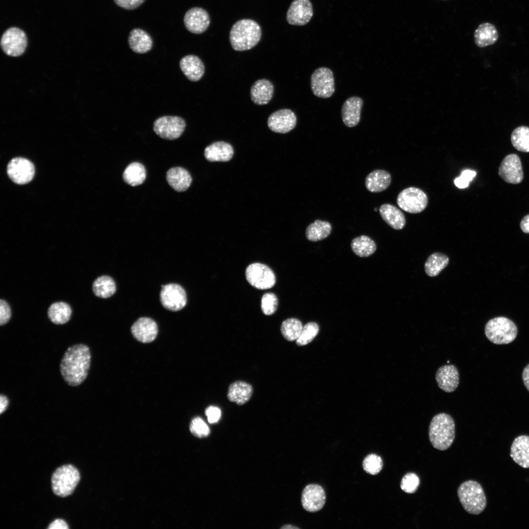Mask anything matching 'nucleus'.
Masks as SVG:
<instances>
[{"instance_id": "nucleus-43", "label": "nucleus", "mask_w": 529, "mask_h": 529, "mask_svg": "<svg viewBox=\"0 0 529 529\" xmlns=\"http://www.w3.org/2000/svg\"><path fill=\"white\" fill-rule=\"evenodd\" d=\"M278 301L273 293H265L261 299V308L264 313L270 315L275 313L278 307Z\"/></svg>"}, {"instance_id": "nucleus-7", "label": "nucleus", "mask_w": 529, "mask_h": 529, "mask_svg": "<svg viewBox=\"0 0 529 529\" xmlns=\"http://www.w3.org/2000/svg\"><path fill=\"white\" fill-rule=\"evenodd\" d=\"M427 195L419 188L410 187L402 191L397 197L398 206L404 211L417 214L424 210L427 206Z\"/></svg>"}, {"instance_id": "nucleus-5", "label": "nucleus", "mask_w": 529, "mask_h": 529, "mask_svg": "<svg viewBox=\"0 0 529 529\" xmlns=\"http://www.w3.org/2000/svg\"><path fill=\"white\" fill-rule=\"evenodd\" d=\"M80 479V473L74 466L62 465L56 469L52 475V491L58 496H68L73 493Z\"/></svg>"}, {"instance_id": "nucleus-20", "label": "nucleus", "mask_w": 529, "mask_h": 529, "mask_svg": "<svg viewBox=\"0 0 529 529\" xmlns=\"http://www.w3.org/2000/svg\"><path fill=\"white\" fill-rule=\"evenodd\" d=\"M435 379L441 389L446 392H452L459 384L458 371L453 364L442 366L436 372Z\"/></svg>"}, {"instance_id": "nucleus-50", "label": "nucleus", "mask_w": 529, "mask_h": 529, "mask_svg": "<svg viewBox=\"0 0 529 529\" xmlns=\"http://www.w3.org/2000/svg\"><path fill=\"white\" fill-rule=\"evenodd\" d=\"M522 380L525 387L529 391V364L523 370Z\"/></svg>"}, {"instance_id": "nucleus-24", "label": "nucleus", "mask_w": 529, "mask_h": 529, "mask_svg": "<svg viewBox=\"0 0 529 529\" xmlns=\"http://www.w3.org/2000/svg\"><path fill=\"white\" fill-rule=\"evenodd\" d=\"M273 94V85L266 79L257 80L253 83L250 90L252 101L259 105L267 104L272 99Z\"/></svg>"}, {"instance_id": "nucleus-49", "label": "nucleus", "mask_w": 529, "mask_h": 529, "mask_svg": "<svg viewBox=\"0 0 529 529\" xmlns=\"http://www.w3.org/2000/svg\"><path fill=\"white\" fill-rule=\"evenodd\" d=\"M48 529H68L69 527L67 523L62 519H57L51 523Z\"/></svg>"}, {"instance_id": "nucleus-18", "label": "nucleus", "mask_w": 529, "mask_h": 529, "mask_svg": "<svg viewBox=\"0 0 529 529\" xmlns=\"http://www.w3.org/2000/svg\"><path fill=\"white\" fill-rule=\"evenodd\" d=\"M326 495L323 488L316 484L307 485L303 490L301 503L303 508L311 512L320 510L324 506Z\"/></svg>"}, {"instance_id": "nucleus-28", "label": "nucleus", "mask_w": 529, "mask_h": 529, "mask_svg": "<svg viewBox=\"0 0 529 529\" xmlns=\"http://www.w3.org/2000/svg\"><path fill=\"white\" fill-rule=\"evenodd\" d=\"M379 213L384 221L394 229L401 230L405 226L406 221L404 214L393 205L388 203L382 205Z\"/></svg>"}, {"instance_id": "nucleus-47", "label": "nucleus", "mask_w": 529, "mask_h": 529, "mask_svg": "<svg viewBox=\"0 0 529 529\" xmlns=\"http://www.w3.org/2000/svg\"><path fill=\"white\" fill-rule=\"evenodd\" d=\"M145 0H114L118 6L126 10H134L139 7Z\"/></svg>"}, {"instance_id": "nucleus-13", "label": "nucleus", "mask_w": 529, "mask_h": 529, "mask_svg": "<svg viewBox=\"0 0 529 529\" xmlns=\"http://www.w3.org/2000/svg\"><path fill=\"white\" fill-rule=\"evenodd\" d=\"M7 174L10 178L18 184H25L33 178L35 168L28 160L22 157L12 159L7 166Z\"/></svg>"}, {"instance_id": "nucleus-10", "label": "nucleus", "mask_w": 529, "mask_h": 529, "mask_svg": "<svg viewBox=\"0 0 529 529\" xmlns=\"http://www.w3.org/2000/svg\"><path fill=\"white\" fill-rule=\"evenodd\" d=\"M185 127V120L177 116H162L153 123L155 133L160 137L168 140L178 138L184 131Z\"/></svg>"}, {"instance_id": "nucleus-41", "label": "nucleus", "mask_w": 529, "mask_h": 529, "mask_svg": "<svg viewBox=\"0 0 529 529\" xmlns=\"http://www.w3.org/2000/svg\"><path fill=\"white\" fill-rule=\"evenodd\" d=\"M362 466L366 472L375 475L378 474L382 470L383 461L380 456L372 454L367 455L364 458Z\"/></svg>"}, {"instance_id": "nucleus-26", "label": "nucleus", "mask_w": 529, "mask_h": 529, "mask_svg": "<svg viewBox=\"0 0 529 529\" xmlns=\"http://www.w3.org/2000/svg\"><path fill=\"white\" fill-rule=\"evenodd\" d=\"M130 48L137 53H145L152 48L153 41L150 35L141 28H134L128 38Z\"/></svg>"}, {"instance_id": "nucleus-15", "label": "nucleus", "mask_w": 529, "mask_h": 529, "mask_svg": "<svg viewBox=\"0 0 529 529\" xmlns=\"http://www.w3.org/2000/svg\"><path fill=\"white\" fill-rule=\"evenodd\" d=\"M297 118L294 113L289 109H282L272 113L267 120L268 128L273 132L287 133L296 126Z\"/></svg>"}, {"instance_id": "nucleus-34", "label": "nucleus", "mask_w": 529, "mask_h": 529, "mask_svg": "<svg viewBox=\"0 0 529 529\" xmlns=\"http://www.w3.org/2000/svg\"><path fill=\"white\" fill-rule=\"evenodd\" d=\"M146 171L144 166L139 162L130 164L123 173V179L127 184L136 186L142 184L145 179Z\"/></svg>"}, {"instance_id": "nucleus-30", "label": "nucleus", "mask_w": 529, "mask_h": 529, "mask_svg": "<svg viewBox=\"0 0 529 529\" xmlns=\"http://www.w3.org/2000/svg\"><path fill=\"white\" fill-rule=\"evenodd\" d=\"M166 178L168 184L179 192L187 190L192 182V177L189 172L181 167L169 169L167 172Z\"/></svg>"}, {"instance_id": "nucleus-42", "label": "nucleus", "mask_w": 529, "mask_h": 529, "mask_svg": "<svg viewBox=\"0 0 529 529\" xmlns=\"http://www.w3.org/2000/svg\"><path fill=\"white\" fill-rule=\"evenodd\" d=\"M420 484L418 476L414 473H408L402 478L400 487L405 492L412 494L415 493Z\"/></svg>"}, {"instance_id": "nucleus-51", "label": "nucleus", "mask_w": 529, "mask_h": 529, "mask_svg": "<svg viewBox=\"0 0 529 529\" xmlns=\"http://www.w3.org/2000/svg\"><path fill=\"white\" fill-rule=\"evenodd\" d=\"M9 405V400L7 397L4 395L1 394L0 396V413L2 414L8 408Z\"/></svg>"}, {"instance_id": "nucleus-8", "label": "nucleus", "mask_w": 529, "mask_h": 529, "mask_svg": "<svg viewBox=\"0 0 529 529\" xmlns=\"http://www.w3.org/2000/svg\"><path fill=\"white\" fill-rule=\"evenodd\" d=\"M310 83L313 94L318 97L327 98L335 92L334 74L328 68L323 67L316 69L311 75Z\"/></svg>"}, {"instance_id": "nucleus-22", "label": "nucleus", "mask_w": 529, "mask_h": 529, "mask_svg": "<svg viewBox=\"0 0 529 529\" xmlns=\"http://www.w3.org/2000/svg\"><path fill=\"white\" fill-rule=\"evenodd\" d=\"M510 456L513 461L524 468H529V436L522 435L513 440Z\"/></svg>"}, {"instance_id": "nucleus-4", "label": "nucleus", "mask_w": 529, "mask_h": 529, "mask_svg": "<svg viewBox=\"0 0 529 529\" xmlns=\"http://www.w3.org/2000/svg\"><path fill=\"white\" fill-rule=\"evenodd\" d=\"M459 501L468 513L478 515L486 506V498L481 485L476 481L469 480L462 482L457 491Z\"/></svg>"}, {"instance_id": "nucleus-46", "label": "nucleus", "mask_w": 529, "mask_h": 529, "mask_svg": "<svg viewBox=\"0 0 529 529\" xmlns=\"http://www.w3.org/2000/svg\"><path fill=\"white\" fill-rule=\"evenodd\" d=\"M11 316V309L8 304L4 300H0V325L6 324Z\"/></svg>"}, {"instance_id": "nucleus-16", "label": "nucleus", "mask_w": 529, "mask_h": 529, "mask_svg": "<svg viewBox=\"0 0 529 529\" xmlns=\"http://www.w3.org/2000/svg\"><path fill=\"white\" fill-rule=\"evenodd\" d=\"M313 16V8L310 0H294L286 14L288 23L293 25H304Z\"/></svg>"}, {"instance_id": "nucleus-1", "label": "nucleus", "mask_w": 529, "mask_h": 529, "mask_svg": "<svg viewBox=\"0 0 529 529\" xmlns=\"http://www.w3.org/2000/svg\"><path fill=\"white\" fill-rule=\"evenodd\" d=\"M89 347L84 344L69 347L61 360L60 370L65 381L70 386L80 385L86 379L90 367Z\"/></svg>"}, {"instance_id": "nucleus-12", "label": "nucleus", "mask_w": 529, "mask_h": 529, "mask_svg": "<svg viewBox=\"0 0 529 529\" xmlns=\"http://www.w3.org/2000/svg\"><path fill=\"white\" fill-rule=\"evenodd\" d=\"M160 301L166 309L176 312L182 310L187 303V295L184 289L177 284L162 285Z\"/></svg>"}, {"instance_id": "nucleus-23", "label": "nucleus", "mask_w": 529, "mask_h": 529, "mask_svg": "<svg viewBox=\"0 0 529 529\" xmlns=\"http://www.w3.org/2000/svg\"><path fill=\"white\" fill-rule=\"evenodd\" d=\"M179 64L183 73L191 81L199 80L204 73V64L197 56L186 55L181 59Z\"/></svg>"}, {"instance_id": "nucleus-48", "label": "nucleus", "mask_w": 529, "mask_h": 529, "mask_svg": "<svg viewBox=\"0 0 529 529\" xmlns=\"http://www.w3.org/2000/svg\"><path fill=\"white\" fill-rule=\"evenodd\" d=\"M205 413L207 417L209 423L211 424L216 423L221 416L220 409L214 406L207 407L205 410Z\"/></svg>"}, {"instance_id": "nucleus-17", "label": "nucleus", "mask_w": 529, "mask_h": 529, "mask_svg": "<svg viewBox=\"0 0 529 529\" xmlns=\"http://www.w3.org/2000/svg\"><path fill=\"white\" fill-rule=\"evenodd\" d=\"M184 23L189 31L199 34L207 29L210 24V18L206 10L195 7L186 12L184 17Z\"/></svg>"}, {"instance_id": "nucleus-25", "label": "nucleus", "mask_w": 529, "mask_h": 529, "mask_svg": "<svg viewBox=\"0 0 529 529\" xmlns=\"http://www.w3.org/2000/svg\"><path fill=\"white\" fill-rule=\"evenodd\" d=\"M234 150L228 143L218 141L207 146L204 150L206 159L210 162H227L233 157Z\"/></svg>"}, {"instance_id": "nucleus-38", "label": "nucleus", "mask_w": 529, "mask_h": 529, "mask_svg": "<svg viewBox=\"0 0 529 529\" xmlns=\"http://www.w3.org/2000/svg\"><path fill=\"white\" fill-rule=\"evenodd\" d=\"M511 142L513 146L517 150L523 152H529V127L520 126L512 131Z\"/></svg>"}, {"instance_id": "nucleus-6", "label": "nucleus", "mask_w": 529, "mask_h": 529, "mask_svg": "<svg viewBox=\"0 0 529 529\" xmlns=\"http://www.w3.org/2000/svg\"><path fill=\"white\" fill-rule=\"evenodd\" d=\"M487 338L496 344H506L512 342L517 335L515 323L505 317H497L489 320L485 326Z\"/></svg>"}, {"instance_id": "nucleus-32", "label": "nucleus", "mask_w": 529, "mask_h": 529, "mask_svg": "<svg viewBox=\"0 0 529 529\" xmlns=\"http://www.w3.org/2000/svg\"><path fill=\"white\" fill-rule=\"evenodd\" d=\"M332 231V225L327 221L315 220L306 229V237L311 241H317L328 237Z\"/></svg>"}, {"instance_id": "nucleus-29", "label": "nucleus", "mask_w": 529, "mask_h": 529, "mask_svg": "<svg viewBox=\"0 0 529 529\" xmlns=\"http://www.w3.org/2000/svg\"><path fill=\"white\" fill-rule=\"evenodd\" d=\"M252 394L251 385L243 381H238L230 385L227 398L230 402H236L238 405H242L250 400Z\"/></svg>"}, {"instance_id": "nucleus-37", "label": "nucleus", "mask_w": 529, "mask_h": 529, "mask_svg": "<svg viewBox=\"0 0 529 529\" xmlns=\"http://www.w3.org/2000/svg\"><path fill=\"white\" fill-rule=\"evenodd\" d=\"M449 258L445 254L435 252L429 256L425 264L426 273L430 277H434L448 265Z\"/></svg>"}, {"instance_id": "nucleus-36", "label": "nucleus", "mask_w": 529, "mask_h": 529, "mask_svg": "<svg viewBox=\"0 0 529 529\" xmlns=\"http://www.w3.org/2000/svg\"><path fill=\"white\" fill-rule=\"evenodd\" d=\"M93 291L96 296L102 298H107L115 293L116 285L111 277L103 275L98 277L94 282Z\"/></svg>"}, {"instance_id": "nucleus-54", "label": "nucleus", "mask_w": 529, "mask_h": 529, "mask_svg": "<svg viewBox=\"0 0 529 529\" xmlns=\"http://www.w3.org/2000/svg\"><path fill=\"white\" fill-rule=\"evenodd\" d=\"M377 210H377V209H376V208H375V209H374V211H375V212L377 211Z\"/></svg>"}, {"instance_id": "nucleus-44", "label": "nucleus", "mask_w": 529, "mask_h": 529, "mask_svg": "<svg viewBox=\"0 0 529 529\" xmlns=\"http://www.w3.org/2000/svg\"><path fill=\"white\" fill-rule=\"evenodd\" d=\"M190 430L192 434L200 438L207 436L210 432L208 425L199 417H195L192 420L190 425Z\"/></svg>"}, {"instance_id": "nucleus-40", "label": "nucleus", "mask_w": 529, "mask_h": 529, "mask_svg": "<svg viewBox=\"0 0 529 529\" xmlns=\"http://www.w3.org/2000/svg\"><path fill=\"white\" fill-rule=\"evenodd\" d=\"M319 330L318 325L314 322H310L302 328L301 334L296 340L298 346H304L311 342L318 334Z\"/></svg>"}, {"instance_id": "nucleus-53", "label": "nucleus", "mask_w": 529, "mask_h": 529, "mask_svg": "<svg viewBox=\"0 0 529 529\" xmlns=\"http://www.w3.org/2000/svg\"><path fill=\"white\" fill-rule=\"evenodd\" d=\"M282 529H298V528L292 526V525H286L282 527Z\"/></svg>"}, {"instance_id": "nucleus-14", "label": "nucleus", "mask_w": 529, "mask_h": 529, "mask_svg": "<svg viewBox=\"0 0 529 529\" xmlns=\"http://www.w3.org/2000/svg\"><path fill=\"white\" fill-rule=\"evenodd\" d=\"M498 173L500 177L508 183L517 184L521 183L524 174L519 157L515 154L506 156L501 164Z\"/></svg>"}, {"instance_id": "nucleus-21", "label": "nucleus", "mask_w": 529, "mask_h": 529, "mask_svg": "<svg viewBox=\"0 0 529 529\" xmlns=\"http://www.w3.org/2000/svg\"><path fill=\"white\" fill-rule=\"evenodd\" d=\"M363 103L362 98L358 96L349 97L344 101L341 108V117L346 126L353 127L359 123Z\"/></svg>"}, {"instance_id": "nucleus-3", "label": "nucleus", "mask_w": 529, "mask_h": 529, "mask_svg": "<svg viewBox=\"0 0 529 529\" xmlns=\"http://www.w3.org/2000/svg\"><path fill=\"white\" fill-rule=\"evenodd\" d=\"M429 437L433 446L439 450L448 449L455 437V424L452 417L445 413L433 416L429 428Z\"/></svg>"}, {"instance_id": "nucleus-19", "label": "nucleus", "mask_w": 529, "mask_h": 529, "mask_svg": "<svg viewBox=\"0 0 529 529\" xmlns=\"http://www.w3.org/2000/svg\"><path fill=\"white\" fill-rule=\"evenodd\" d=\"M133 337L142 343H149L153 341L158 333V327L156 322L149 317H141L135 321L131 328Z\"/></svg>"}, {"instance_id": "nucleus-35", "label": "nucleus", "mask_w": 529, "mask_h": 529, "mask_svg": "<svg viewBox=\"0 0 529 529\" xmlns=\"http://www.w3.org/2000/svg\"><path fill=\"white\" fill-rule=\"evenodd\" d=\"M351 247L353 252L361 257H368L372 255L376 250V245L374 241L365 235L353 239Z\"/></svg>"}, {"instance_id": "nucleus-11", "label": "nucleus", "mask_w": 529, "mask_h": 529, "mask_svg": "<svg viewBox=\"0 0 529 529\" xmlns=\"http://www.w3.org/2000/svg\"><path fill=\"white\" fill-rule=\"evenodd\" d=\"M246 278L253 287L259 289H266L275 284V276L267 265L260 263L249 265L245 271Z\"/></svg>"}, {"instance_id": "nucleus-33", "label": "nucleus", "mask_w": 529, "mask_h": 529, "mask_svg": "<svg viewBox=\"0 0 529 529\" xmlns=\"http://www.w3.org/2000/svg\"><path fill=\"white\" fill-rule=\"evenodd\" d=\"M72 309L70 306L64 302L52 304L49 307L48 315L50 321L55 324H63L70 319Z\"/></svg>"}, {"instance_id": "nucleus-9", "label": "nucleus", "mask_w": 529, "mask_h": 529, "mask_svg": "<svg viewBox=\"0 0 529 529\" xmlns=\"http://www.w3.org/2000/svg\"><path fill=\"white\" fill-rule=\"evenodd\" d=\"M27 41L25 32L21 29L12 27L2 34L0 46L7 55L17 57L23 54L27 47Z\"/></svg>"}, {"instance_id": "nucleus-52", "label": "nucleus", "mask_w": 529, "mask_h": 529, "mask_svg": "<svg viewBox=\"0 0 529 529\" xmlns=\"http://www.w3.org/2000/svg\"><path fill=\"white\" fill-rule=\"evenodd\" d=\"M520 228L525 233H529V214L525 216L521 221Z\"/></svg>"}, {"instance_id": "nucleus-27", "label": "nucleus", "mask_w": 529, "mask_h": 529, "mask_svg": "<svg viewBox=\"0 0 529 529\" xmlns=\"http://www.w3.org/2000/svg\"><path fill=\"white\" fill-rule=\"evenodd\" d=\"M391 182L390 174L383 169H376L366 177L365 185L372 192H379L385 190Z\"/></svg>"}, {"instance_id": "nucleus-31", "label": "nucleus", "mask_w": 529, "mask_h": 529, "mask_svg": "<svg viewBox=\"0 0 529 529\" xmlns=\"http://www.w3.org/2000/svg\"><path fill=\"white\" fill-rule=\"evenodd\" d=\"M474 37L476 45L480 48H484L496 42L498 32L493 24L484 23L480 24L475 30Z\"/></svg>"}, {"instance_id": "nucleus-45", "label": "nucleus", "mask_w": 529, "mask_h": 529, "mask_svg": "<svg viewBox=\"0 0 529 529\" xmlns=\"http://www.w3.org/2000/svg\"><path fill=\"white\" fill-rule=\"evenodd\" d=\"M476 175V171L470 169H466L461 172L459 177H457L454 180V183L456 187L459 189L467 188L473 179Z\"/></svg>"}, {"instance_id": "nucleus-2", "label": "nucleus", "mask_w": 529, "mask_h": 529, "mask_svg": "<svg viewBox=\"0 0 529 529\" xmlns=\"http://www.w3.org/2000/svg\"><path fill=\"white\" fill-rule=\"evenodd\" d=\"M261 36V28L256 22L251 19H241L232 26L229 40L234 50L245 51L254 47Z\"/></svg>"}, {"instance_id": "nucleus-39", "label": "nucleus", "mask_w": 529, "mask_h": 529, "mask_svg": "<svg viewBox=\"0 0 529 529\" xmlns=\"http://www.w3.org/2000/svg\"><path fill=\"white\" fill-rule=\"evenodd\" d=\"M303 327L301 322L298 319L289 318L282 322L281 332L286 340L292 341L298 338Z\"/></svg>"}]
</instances>
